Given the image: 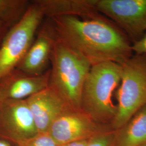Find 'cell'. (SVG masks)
I'll use <instances>...</instances> for the list:
<instances>
[{
  "instance_id": "obj_13",
  "label": "cell",
  "mask_w": 146,
  "mask_h": 146,
  "mask_svg": "<svg viewBox=\"0 0 146 146\" xmlns=\"http://www.w3.org/2000/svg\"><path fill=\"white\" fill-rule=\"evenodd\" d=\"M146 145V106L139 110L125 125L115 131L114 146Z\"/></svg>"
},
{
  "instance_id": "obj_3",
  "label": "cell",
  "mask_w": 146,
  "mask_h": 146,
  "mask_svg": "<svg viewBox=\"0 0 146 146\" xmlns=\"http://www.w3.org/2000/svg\"><path fill=\"white\" fill-rule=\"evenodd\" d=\"M50 64L48 87L60 95L71 108L81 110L82 88L92 65L57 38L52 49Z\"/></svg>"
},
{
  "instance_id": "obj_10",
  "label": "cell",
  "mask_w": 146,
  "mask_h": 146,
  "mask_svg": "<svg viewBox=\"0 0 146 146\" xmlns=\"http://www.w3.org/2000/svg\"><path fill=\"white\" fill-rule=\"evenodd\" d=\"M50 68L40 75H31L14 69L0 79V102L26 100L48 87Z\"/></svg>"
},
{
  "instance_id": "obj_4",
  "label": "cell",
  "mask_w": 146,
  "mask_h": 146,
  "mask_svg": "<svg viewBox=\"0 0 146 146\" xmlns=\"http://www.w3.org/2000/svg\"><path fill=\"white\" fill-rule=\"evenodd\" d=\"M119 87L115 92L117 111L110 127L116 131L146 106V54H135L121 65Z\"/></svg>"
},
{
  "instance_id": "obj_21",
  "label": "cell",
  "mask_w": 146,
  "mask_h": 146,
  "mask_svg": "<svg viewBox=\"0 0 146 146\" xmlns=\"http://www.w3.org/2000/svg\"><path fill=\"white\" fill-rule=\"evenodd\" d=\"M146 146V145H141V146Z\"/></svg>"
},
{
  "instance_id": "obj_5",
  "label": "cell",
  "mask_w": 146,
  "mask_h": 146,
  "mask_svg": "<svg viewBox=\"0 0 146 146\" xmlns=\"http://www.w3.org/2000/svg\"><path fill=\"white\" fill-rule=\"evenodd\" d=\"M44 17L33 1L21 19L11 27L0 45V79L15 69L26 55Z\"/></svg>"
},
{
  "instance_id": "obj_9",
  "label": "cell",
  "mask_w": 146,
  "mask_h": 146,
  "mask_svg": "<svg viewBox=\"0 0 146 146\" xmlns=\"http://www.w3.org/2000/svg\"><path fill=\"white\" fill-rule=\"evenodd\" d=\"M40 27L35 38L16 69L31 75H40L49 68L56 36L52 24L46 18Z\"/></svg>"
},
{
  "instance_id": "obj_12",
  "label": "cell",
  "mask_w": 146,
  "mask_h": 146,
  "mask_svg": "<svg viewBox=\"0 0 146 146\" xmlns=\"http://www.w3.org/2000/svg\"><path fill=\"white\" fill-rule=\"evenodd\" d=\"M44 18L76 16L84 20L103 16L96 8V0H34Z\"/></svg>"
},
{
  "instance_id": "obj_16",
  "label": "cell",
  "mask_w": 146,
  "mask_h": 146,
  "mask_svg": "<svg viewBox=\"0 0 146 146\" xmlns=\"http://www.w3.org/2000/svg\"><path fill=\"white\" fill-rule=\"evenodd\" d=\"M115 131L110 129L92 137L87 146H114Z\"/></svg>"
},
{
  "instance_id": "obj_19",
  "label": "cell",
  "mask_w": 146,
  "mask_h": 146,
  "mask_svg": "<svg viewBox=\"0 0 146 146\" xmlns=\"http://www.w3.org/2000/svg\"><path fill=\"white\" fill-rule=\"evenodd\" d=\"M90 139L84 140L81 141H75L70 143H67L66 144H63L59 146H87Z\"/></svg>"
},
{
  "instance_id": "obj_20",
  "label": "cell",
  "mask_w": 146,
  "mask_h": 146,
  "mask_svg": "<svg viewBox=\"0 0 146 146\" xmlns=\"http://www.w3.org/2000/svg\"><path fill=\"white\" fill-rule=\"evenodd\" d=\"M0 146H17L10 141L0 137Z\"/></svg>"
},
{
  "instance_id": "obj_14",
  "label": "cell",
  "mask_w": 146,
  "mask_h": 146,
  "mask_svg": "<svg viewBox=\"0 0 146 146\" xmlns=\"http://www.w3.org/2000/svg\"><path fill=\"white\" fill-rule=\"evenodd\" d=\"M31 4L28 0H0V21L14 25L25 14Z\"/></svg>"
},
{
  "instance_id": "obj_2",
  "label": "cell",
  "mask_w": 146,
  "mask_h": 146,
  "mask_svg": "<svg viewBox=\"0 0 146 146\" xmlns=\"http://www.w3.org/2000/svg\"><path fill=\"white\" fill-rule=\"evenodd\" d=\"M121 75L119 64L105 62L92 66L82 88L81 110L95 122L110 126L114 119L117 107L112 99Z\"/></svg>"
},
{
  "instance_id": "obj_11",
  "label": "cell",
  "mask_w": 146,
  "mask_h": 146,
  "mask_svg": "<svg viewBox=\"0 0 146 146\" xmlns=\"http://www.w3.org/2000/svg\"><path fill=\"white\" fill-rule=\"evenodd\" d=\"M26 100L38 133H47L58 117L72 108L49 87Z\"/></svg>"
},
{
  "instance_id": "obj_7",
  "label": "cell",
  "mask_w": 146,
  "mask_h": 146,
  "mask_svg": "<svg viewBox=\"0 0 146 146\" xmlns=\"http://www.w3.org/2000/svg\"><path fill=\"white\" fill-rule=\"evenodd\" d=\"M38 133L26 100L0 102V137L17 145Z\"/></svg>"
},
{
  "instance_id": "obj_6",
  "label": "cell",
  "mask_w": 146,
  "mask_h": 146,
  "mask_svg": "<svg viewBox=\"0 0 146 146\" xmlns=\"http://www.w3.org/2000/svg\"><path fill=\"white\" fill-rule=\"evenodd\" d=\"M97 11L110 19L132 44L146 32V0H96Z\"/></svg>"
},
{
  "instance_id": "obj_8",
  "label": "cell",
  "mask_w": 146,
  "mask_h": 146,
  "mask_svg": "<svg viewBox=\"0 0 146 146\" xmlns=\"http://www.w3.org/2000/svg\"><path fill=\"white\" fill-rule=\"evenodd\" d=\"M110 129L95 122L82 110L70 109L54 121L47 133L58 145L90 139Z\"/></svg>"
},
{
  "instance_id": "obj_18",
  "label": "cell",
  "mask_w": 146,
  "mask_h": 146,
  "mask_svg": "<svg viewBox=\"0 0 146 146\" xmlns=\"http://www.w3.org/2000/svg\"><path fill=\"white\" fill-rule=\"evenodd\" d=\"M11 27L12 26L9 24L0 21V45L5 36V34Z\"/></svg>"
},
{
  "instance_id": "obj_1",
  "label": "cell",
  "mask_w": 146,
  "mask_h": 146,
  "mask_svg": "<svg viewBox=\"0 0 146 146\" xmlns=\"http://www.w3.org/2000/svg\"><path fill=\"white\" fill-rule=\"evenodd\" d=\"M48 19L58 40L78 52L92 66L105 62L122 65L133 56L129 38L104 16L88 20L73 16Z\"/></svg>"
},
{
  "instance_id": "obj_15",
  "label": "cell",
  "mask_w": 146,
  "mask_h": 146,
  "mask_svg": "<svg viewBox=\"0 0 146 146\" xmlns=\"http://www.w3.org/2000/svg\"><path fill=\"white\" fill-rule=\"evenodd\" d=\"M17 146H59L48 133L37 135L16 145Z\"/></svg>"
},
{
  "instance_id": "obj_17",
  "label": "cell",
  "mask_w": 146,
  "mask_h": 146,
  "mask_svg": "<svg viewBox=\"0 0 146 146\" xmlns=\"http://www.w3.org/2000/svg\"><path fill=\"white\" fill-rule=\"evenodd\" d=\"M133 52L135 54H146V32L141 39L132 44Z\"/></svg>"
}]
</instances>
